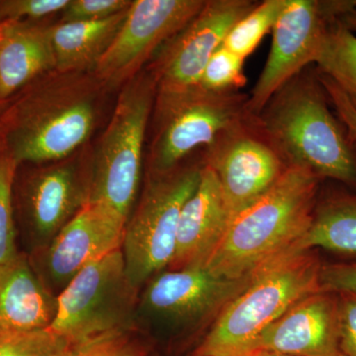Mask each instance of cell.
<instances>
[{
	"label": "cell",
	"instance_id": "obj_1",
	"mask_svg": "<svg viewBox=\"0 0 356 356\" xmlns=\"http://www.w3.org/2000/svg\"><path fill=\"white\" fill-rule=\"evenodd\" d=\"M20 91L0 115L2 152L18 166L58 163L95 130L103 86L91 72H50Z\"/></svg>",
	"mask_w": 356,
	"mask_h": 356
},
{
	"label": "cell",
	"instance_id": "obj_2",
	"mask_svg": "<svg viewBox=\"0 0 356 356\" xmlns=\"http://www.w3.org/2000/svg\"><path fill=\"white\" fill-rule=\"evenodd\" d=\"M252 124L287 168L356 188V147L332 113L317 70L293 77Z\"/></svg>",
	"mask_w": 356,
	"mask_h": 356
},
{
	"label": "cell",
	"instance_id": "obj_3",
	"mask_svg": "<svg viewBox=\"0 0 356 356\" xmlns=\"http://www.w3.org/2000/svg\"><path fill=\"white\" fill-rule=\"evenodd\" d=\"M320 178L287 168L280 179L229 222L206 267L229 280L254 275L281 257L310 227Z\"/></svg>",
	"mask_w": 356,
	"mask_h": 356
},
{
	"label": "cell",
	"instance_id": "obj_4",
	"mask_svg": "<svg viewBox=\"0 0 356 356\" xmlns=\"http://www.w3.org/2000/svg\"><path fill=\"white\" fill-rule=\"evenodd\" d=\"M320 261L309 252L274 259L215 318L194 355L233 356L308 295L321 291Z\"/></svg>",
	"mask_w": 356,
	"mask_h": 356
},
{
	"label": "cell",
	"instance_id": "obj_5",
	"mask_svg": "<svg viewBox=\"0 0 356 356\" xmlns=\"http://www.w3.org/2000/svg\"><path fill=\"white\" fill-rule=\"evenodd\" d=\"M156 90L149 70L140 72L124 86L86 165L88 202L105 206L126 222L139 193L143 149Z\"/></svg>",
	"mask_w": 356,
	"mask_h": 356
},
{
	"label": "cell",
	"instance_id": "obj_6",
	"mask_svg": "<svg viewBox=\"0 0 356 356\" xmlns=\"http://www.w3.org/2000/svg\"><path fill=\"white\" fill-rule=\"evenodd\" d=\"M248 95L210 92L200 88L161 92L153 109L154 137L147 154L149 175L172 172L198 147L205 152L250 121Z\"/></svg>",
	"mask_w": 356,
	"mask_h": 356
},
{
	"label": "cell",
	"instance_id": "obj_7",
	"mask_svg": "<svg viewBox=\"0 0 356 356\" xmlns=\"http://www.w3.org/2000/svg\"><path fill=\"white\" fill-rule=\"evenodd\" d=\"M202 166L180 165L165 175H149L140 201L126 222L121 247L126 273L138 289L170 266L180 212L197 187Z\"/></svg>",
	"mask_w": 356,
	"mask_h": 356
},
{
	"label": "cell",
	"instance_id": "obj_8",
	"mask_svg": "<svg viewBox=\"0 0 356 356\" xmlns=\"http://www.w3.org/2000/svg\"><path fill=\"white\" fill-rule=\"evenodd\" d=\"M139 294L126 273L121 248L115 250L83 268L58 295L50 329L72 346L135 329Z\"/></svg>",
	"mask_w": 356,
	"mask_h": 356
},
{
	"label": "cell",
	"instance_id": "obj_9",
	"mask_svg": "<svg viewBox=\"0 0 356 356\" xmlns=\"http://www.w3.org/2000/svg\"><path fill=\"white\" fill-rule=\"evenodd\" d=\"M252 275L229 280L206 266L170 270L153 276L140 290L135 327L170 331L191 330L210 318L250 284Z\"/></svg>",
	"mask_w": 356,
	"mask_h": 356
},
{
	"label": "cell",
	"instance_id": "obj_10",
	"mask_svg": "<svg viewBox=\"0 0 356 356\" xmlns=\"http://www.w3.org/2000/svg\"><path fill=\"white\" fill-rule=\"evenodd\" d=\"M206 0H135L125 21L91 74L103 88L125 86L159 49L181 31Z\"/></svg>",
	"mask_w": 356,
	"mask_h": 356
},
{
	"label": "cell",
	"instance_id": "obj_11",
	"mask_svg": "<svg viewBox=\"0 0 356 356\" xmlns=\"http://www.w3.org/2000/svg\"><path fill=\"white\" fill-rule=\"evenodd\" d=\"M334 19L327 1L288 0L273 29L266 65L248 95L245 109L254 118L271 97L307 67L315 65L325 29Z\"/></svg>",
	"mask_w": 356,
	"mask_h": 356
},
{
	"label": "cell",
	"instance_id": "obj_12",
	"mask_svg": "<svg viewBox=\"0 0 356 356\" xmlns=\"http://www.w3.org/2000/svg\"><path fill=\"white\" fill-rule=\"evenodd\" d=\"M257 2L206 0L200 13L154 55L149 70L161 92L198 88L206 65L229 30Z\"/></svg>",
	"mask_w": 356,
	"mask_h": 356
},
{
	"label": "cell",
	"instance_id": "obj_13",
	"mask_svg": "<svg viewBox=\"0 0 356 356\" xmlns=\"http://www.w3.org/2000/svg\"><path fill=\"white\" fill-rule=\"evenodd\" d=\"M126 222L105 206L86 202L48 245L33 252V269L58 297L83 268L120 250Z\"/></svg>",
	"mask_w": 356,
	"mask_h": 356
},
{
	"label": "cell",
	"instance_id": "obj_14",
	"mask_svg": "<svg viewBox=\"0 0 356 356\" xmlns=\"http://www.w3.org/2000/svg\"><path fill=\"white\" fill-rule=\"evenodd\" d=\"M58 161L33 168L17 185V205L33 252L48 245L88 201L86 168Z\"/></svg>",
	"mask_w": 356,
	"mask_h": 356
},
{
	"label": "cell",
	"instance_id": "obj_15",
	"mask_svg": "<svg viewBox=\"0 0 356 356\" xmlns=\"http://www.w3.org/2000/svg\"><path fill=\"white\" fill-rule=\"evenodd\" d=\"M215 172L228 208L229 222L273 186L287 166L259 135L252 118L204 154Z\"/></svg>",
	"mask_w": 356,
	"mask_h": 356
},
{
	"label": "cell",
	"instance_id": "obj_16",
	"mask_svg": "<svg viewBox=\"0 0 356 356\" xmlns=\"http://www.w3.org/2000/svg\"><path fill=\"white\" fill-rule=\"evenodd\" d=\"M252 350L291 356H343L339 348V295L321 290L300 300L243 351Z\"/></svg>",
	"mask_w": 356,
	"mask_h": 356
},
{
	"label": "cell",
	"instance_id": "obj_17",
	"mask_svg": "<svg viewBox=\"0 0 356 356\" xmlns=\"http://www.w3.org/2000/svg\"><path fill=\"white\" fill-rule=\"evenodd\" d=\"M229 224L228 208L216 175L203 163L197 187L180 212L175 255L168 269L205 266Z\"/></svg>",
	"mask_w": 356,
	"mask_h": 356
},
{
	"label": "cell",
	"instance_id": "obj_18",
	"mask_svg": "<svg viewBox=\"0 0 356 356\" xmlns=\"http://www.w3.org/2000/svg\"><path fill=\"white\" fill-rule=\"evenodd\" d=\"M56 70L51 26L7 21L0 27V105Z\"/></svg>",
	"mask_w": 356,
	"mask_h": 356
},
{
	"label": "cell",
	"instance_id": "obj_19",
	"mask_svg": "<svg viewBox=\"0 0 356 356\" xmlns=\"http://www.w3.org/2000/svg\"><path fill=\"white\" fill-rule=\"evenodd\" d=\"M58 297L49 291L25 255L0 264V332L49 329Z\"/></svg>",
	"mask_w": 356,
	"mask_h": 356
},
{
	"label": "cell",
	"instance_id": "obj_20",
	"mask_svg": "<svg viewBox=\"0 0 356 356\" xmlns=\"http://www.w3.org/2000/svg\"><path fill=\"white\" fill-rule=\"evenodd\" d=\"M128 9L105 19L60 22L51 26L56 72H92L120 30Z\"/></svg>",
	"mask_w": 356,
	"mask_h": 356
},
{
	"label": "cell",
	"instance_id": "obj_21",
	"mask_svg": "<svg viewBox=\"0 0 356 356\" xmlns=\"http://www.w3.org/2000/svg\"><path fill=\"white\" fill-rule=\"evenodd\" d=\"M315 248L356 255V194H336L317 203L306 233L280 257L302 254Z\"/></svg>",
	"mask_w": 356,
	"mask_h": 356
},
{
	"label": "cell",
	"instance_id": "obj_22",
	"mask_svg": "<svg viewBox=\"0 0 356 356\" xmlns=\"http://www.w3.org/2000/svg\"><path fill=\"white\" fill-rule=\"evenodd\" d=\"M315 65L356 110V36L337 18L330 21Z\"/></svg>",
	"mask_w": 356,
	"mask_h": 356
},
{
	"label": "cell",
	"instance_id": "obj_23",
	"mask_svg": "<svg viewBox=\"0 0 356 356\" xmlns=\"http://www.w3.org/2000/svg\"><path fill=\"white\" fill-rule=\"evenodd\" d=\"M288 0H266L252 9L229 30L222 46L245 60L274 25L287 6Z\"/></svg>",
	"mask_w": 356,
	"mask_h": 356
},
{
	"label": "cell",
	"instance_id": "obj_24",
	"mask_svg": "<svg viewBox=\"0 0 356 356\" xmlns=\"http://www.w3.org/2000/svg\"><path fill=\"white\" fill-rule=\"evenodd\" d=\"M72 344L53 330L0 332V356H65Z\"/></svg>",
	"mask_w": 356,
	"mask_h": 356
},
{
	"label": "cell",
	"instance_id": "obj_25",
	"mask_svg": "<svg viewBox=\"0 0 356 356\" xmlns=\"http://www.w3.org/2000/svg\"><path fill=\"white\" fill-rule=\"evenodd\" d=\"M18 168L8 154L0 153V264L13 261L19 254L14 221V184Z\"/></svg>",
	"mask_w": 356,
	"mask_h": 356
},
{
	"label": "cell",
	"instance_id": "obj_26",
	"mask_svg": "<svg viewBox=\"0 0 356 356\" xmlns=\"http://www.w3.org/2000/svg\"><path fill=\"white\" fill-rule=\"evenodd\" d=\"M243 58L220 46L206 65L199 88L210 92H236L247 84Z\"/></svg>",
	"mask_w": 356,
	"mask_h": 356
},
{
	"label": "cell",
	"instance_id": "obj_27",
	"mask_svg": "<svg viewBox=\"0 0 356 356\" xmlns=\"http://www.w3.org/2000/svg\"><path fill=\"white\" fill-rule=\"evenodd\" d=\"M134 330L112 332L72 346L65 356H146V348Z\"/></svg>",
	"mask_w": 356,
	"mask_h": 356
},
{
	"label": "cell",
	"instance_id": "obj_28",
	"mask_svg": "<svg viewBox=\"0 0 356 356\" xmlns=\"http://www.w3.org/2000/svg\"><path fill=\"white\" fill-rule=\"evenodd\" d=\"M70 0H0V23L7 21H33L63 13Z\"/></svg>",
	"mask_w": 356,
	"mask_h": 356
},
{
	"label": "cell",
	"instance_id": "obj_29",
	"mask_svg": "<svg viewBox=\"0 0 356 356\" xmlns=\"http://www.w3.org/2000/svg\"><path fill=\"white\" fill-rule=\"evenodd\" d=\"M132 0H70L60 22L105 19L127 10Z\"/></svg>",
	"mask_w": 356,
	"mask_h": 356
},
{
	"label": "cell",
	"instance_id": "obj_30",
	"mask_svg": "<svg viewBox=\"0 0 356 356\" xmlns=\"http://www.w3.org/2000/svg\"><path fill=\"white\" fill-rule=\"evenodd\" d=\"M339 295V348L343 356H356V295Z\"/></svg>",
	"mask_w": 356,
	"mask_h": 356
},
{
	"label": "cell",
	"instance_id": "obj_31",
	"mask_svg": "<svg viewBox=\"0 0 356 356\" xmlns=\"http://www.w3.org/2000/svg\"><path fill=\"white\" fill-rule=\"evenodd\" d=\"M317 72L318 79L324 86L327 97H329L330 104L336 111L339 120L343 124L348 139L356 147V110L355 107L351 105L348 97L344 95L341 89L337 88V84L332 79L320 74L318 70Z\"/></svg>",
	"mask_w": 356,
	"mask_h": 356
},
{
	"label": "cell",
	"instance_id": "obj_32",
	"mask_svg": "<svg viewBox=\"0 0 356 356\" xmlns=\"http://www.w3.org/2000/svg\"><path fill=\"white\" fill-rule=\"evenodd\" d=\"M320 284L325 291L356 295V262L322 266Z\"/></svg>",
	"mask_w": 356,
	"mask_h": 356
},
{
	"label": "cell",
	"instance_id": "obj_33",
	"mask_svg": "<svg viewBox=\"0 0 356 356\" xmlns=\"http://www.w3.org/2000/svg\"><path fill=\"white\" fill-rule=\"evenodd\" d=\"M337 19L341 21L350 31L356 32V0L344 1L343 11Z\"/></svg>",
	"mask_w": 356,
	"mask_h": 356
},
{
	"label": "cell",
	"instance_id": "obj_34",
	"mask_svg": "<svg viewBox=\"0 0 356 356\" xmlns=\"http://www.w3.org/2000/svg\"><path fill=\"white\" fill-rule=\"evenodd\" d=\"M233 356H291L283 355V353H273V351H267L261 350H252L243 351V353H238V355Z\"/></svg>",
	"mask_w": 356,
	"mask_h": 356
},
{
	"label": "cell",
	"instance_id": "obj_35",
	"mask_svg": "<svg viewBox=\"0 0 356 356\" xmlns=\"http://www.w3.org/2000/svg\"><path fill=\"white\" fill-rule=\"evenodd\" d=\"M2 152L1 140H0V153Z\"/></svg>",
	"mask_w": 356,
	"mask_h": 356
},
{
	"label": "cell",
	"instance_id": "obj_36",
	"mask_svg": "<svg viewBox=\"0 0 356 356\" xmlns=\"http://www.w3.org/2000/svg\"><path fill=\"white\" fill-rule=\"evenodd\" d=\"M192 356H199V355H192Z\"/></svg>",
	"mask_w": 356,
	"mask_h": 356
},
{
	"label": "cell",
	"instance_id": "obj_37",
	"mask_svg": "<svg viewBox=\"0 0 356 356\" xmlns=\"http://www.w3.org/2000/svg\"><path fill=\"white\" fill-rule=\"evenodd\" d=\"M0 27H1V23H0Z\"/></svg>",
	"mask_w": 356,
	"mask_h": 356
}]
</instances>
